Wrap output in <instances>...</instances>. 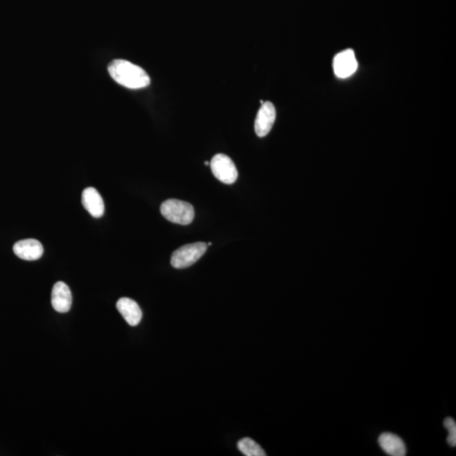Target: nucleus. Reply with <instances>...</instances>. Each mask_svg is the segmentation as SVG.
I'll return each instance as SVG.
<instances>
[{"mask_svg":"<svg viewBox=\"0 0 456 456\" xmlns=\"http://www.w3.org/2000/svg\"><path fill=\"white\" fill-rule=\"evenodd\" d=\"M238 448L246 456H266L267 454L257 443L250 438H245L238 441Z\"/></svg>","mask_w":456,"mask_h":456,"instance_id":"nucleus-12","label":"nucleus"},{"mask_svg":"<svg viewBox=\"0 0 456 456\" xmlns=\"http://www.w3.org/2000/svg\"><path fill=\"white\" fill-rule=\"evenodd\" d=\"M207 250V245L203 242L190 243L173 252L171 264L176 269H185L192 266L201 259Z\"/></svg>","mask_w":456,"mask_h":456,"instance_id":"nucleus-3","label":"nucleus"},{"mask_svg":"<svg viewBox=\"0 0 456 456\" xmlns=\"http://www.w3.org/2000/svg\"><path fill=\"white\" fill-rule=\"evenodd\" d=\"M117 310L124 320L131 327H136L142 319V311L136 301L129 298H122L116 304Z\"/></svg>","mask_w":456,"mask_h":456,"instance_id":"nucleus-10","label":"nucleus"},{"mask_svg":"<svg viewBox=\"0 0 456 456\" xmlns=\"http://www.w3.org/2000/svg\"><path fill=\"white\" fill-rule=\"evenodd\" d=\"M445 428L449 430V436L447 438V442L450 446L456 445V423L455 421L451 418H447L444 422Z\"/></svg>","mask_w":456,"mask_h":456,"instance_id":"nucleus-13","label":"nucleus"},{"mask_svg":"<svg viewBox=\"0 0 456 456\" xmlns=\"http://www.w3.org/2000/svg\"><path fill=\"white\" fill-rule=\"evenodd\" d=\"M358 64L353 49H346L336 55L333 60L334 75L346 79L357 71Z\"/></svg>","mask_w":456,"mask_h":456,"instance_id":"nucleus-5","label":"nucleus"},{"mask_svg":"<svg viewBox=\"0 0 456 456\" xmlns=\"http://www.w3.org/2000/svg\"><path fill=\"white\" fill-rule=\"evenodd\" d=\"M210 165L213 175L221 182L232 185L238 180L237 168L229 156L217 154L212 158Z\"/></svg>","mask_w":456,"mask_h":456,"instance_id":"nucleus-4","label":"nucleus"},{"mask_svg":"<svg viewBox=\"0 0 456 456\" xmlns=\"http://www.w3.org/2000/svg\"><path fill=\"white\" fill-rule=\"evenodd\" d=\"M276 117V107L271 102L262 104L255 123V130L259 137L267 136L275 123Z\"/></svg>","mask_w":456,"mask_h":456,"instance_id":"nucleus-6","label":"nucleus"},{"mask_svg":"<svg viewBox=\"0 0 456 456\" xmlns=\"http://www.w3.org/2000/svg\"><path fill=\"white\" fill-rule=\"evenodd\" d=\"M52 305L59 312H67L72 305V294L69 286L63 281H58L52 291Z\"/></svg>","mask_w":456,"mask_h":456,"instance_id":"nucleus-7","label":"nucleus"},{"mask_svg":"<svg viewBox=\"0 0 456 456\" xmlns=\"http://www.w3.org/2000/svg\"><path fill=\"white\" fill-rule=\"evenodd\" d=\"M162 215L173 223L189 225L194 218V209L191 204L180 199H168L160 206Z\"/></svg>","mask_w":456,"mask_h":456,"instance_id":"nucleus-2","label":"nucleus"},{"mask_svg":"<svg viewBox=\"0 0 456 456\" xmlns=\"http://www.w3.org/2000/svg\"><path fill=\"white\" fill-rule=\"evenodd\" d=\"M205 165H206V166H209L210 163L209 162H205Z\"/></svg>","mask_w":456,"mask_h":456,"instance_id":"nucleus-14","label":"nucleus"},{"mask_svg":"<svg viewBox=\"0 0 456 456\" xmlns=\"http://www.w3.org/2000/svg\"><path fill=\"white\" fill-rule=\"evenodd\" d=\"M82 205L95 218L103 216L105 211L101 194L93 187L86 188L82 193Z\"/></svg>","mask_w":456,"mask_h":456,"instance_id":"nucleus-9","label":"nucleus"},{"mask_svg":"<svg viewBox=\"0 0 456 456\" xmlns=\"http://www.w3.org/2000/svg\"><path fill=\"white\" fill-rule=\"evenodd\" d=\"M15 255L21 259L33 262L42 257L43 247L36 240H24L17 242L13 247Z\"/></svg>","mask_w":456,"mask_h":456,"instance_id":"nucleus-8","label":"nucleus"},{"mask_svg":"<svg viewBox=\"0 0 456 456\" xmlns=\"http://www.w3.org/2000/svg\"><path fill=\"white\" fill-rule=\"evenodd\" d=\"M108 72L117 83L129 89H141L151 83L147 73L137 65L123 59H117L108 66Z\"/></svg>","mask_w":456,"mask_h":456,"instance_id":"nucleus-1","label":"nucleus"},{"mask_svg":"<svg viewBox=\"0 0 456 456\" xmlns=\"http://www.w3.org/2000/svg\"><path fill=\"white\" fill-rule=\"evenodd\" d=\"M379 444L381 449L389 455L404 456L407 455L405 443L394 433H382L379 438Z\"/></svg>","mask_w":456,"mask_h":456,"instance_id":"nucleus-11","label":"nucleus"}]
</instances>
